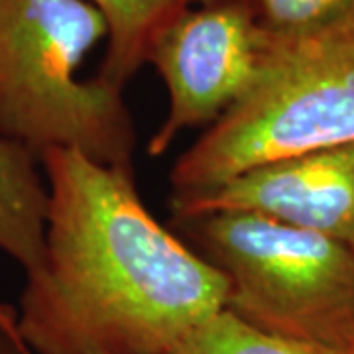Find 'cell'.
Instances as JSON below:
<instances>
[{
    "label": "cell",
    "instance_id": "6da1fadb",
    "mask_svg": "<svg viewBox=\"0 0 354 354\" xmlns=\"http://www.w3.org/2000/svg\"><path fill=\"white\" fill-rule=\"evenodd\" d=\"M50 181L46 262L26 274L14 329L38 354H176L227 311L228 281L164 227L132 167L71 148L39 156Z\"/></svg>",
    "mask_w": 354,
    "mask_h": 354
},
{
    "label": "cell",
    "instance_id": "7a4b0ae2",
    "mask_svg": "<svg viewBox=\"0 0 354 354\" xmlns=\"http://www.w3.org/2000/svg\"><path fill=\"white\" fill-rule=\"evenodd\" d=\"M104 36L87 0H0V134L34 156L71 148L132 167L136 130L122 91L77 77Z\"/></svg>",
    "mask_w": 354,
    "mask_h": 354
},
{
    "label": "cell",
    "instance_id": "3957f363",
    "mask_svg": "<svg viewBox=\"0 0 354 354\" xmlns=\"http://www.w3.org/2000/svg\"><path fill=\"white\" fill-rule=\"evenodd\" d=\"M354 142V30L266 48L250 88L171 167V195L216 189L244 171Z\"/></svg>",
    "mask_w": 354,
    "mask_h": 354
},
{
    "label": "cell",
    "instance_id": "277c9868",
    "mask_svg": "<svg viewBox=\"0 0 354 354\" xmlns=\"http://www.w3.org/2000/svg\"><path fill=\"white\" fill-rule=\"evenodd\" d=\"M228 281L227 311L270 335L354 342V252L305 228L248 211L171 221Z\"/></svg>",
    "mask_w": 354,
    "mask_h": 354
},
{
    "label": "cell",
    "instance_id": "5b68a950",
    "mask_svg": "<svg viewBox=\"0 0 354 354\" xmlns=\"http://www.w3.org/2000/svg\"><path fill=\"white\" fill-rule=\"evenodd\" d=\"M266 36L248 0H227L185 10L156 34L148 64L167 88V116L148 142L158 158L179 132L211 127L250 88Z\"/></svg>",
    "mask_w": 354,
    "mask_h": 354
},
{
    "label": "cell",
    "instance_id": "8992f818",
    "mask_svg": "<svg viewBox=\"0 0 354 354\" xmlns=\"http://www.w3.org/2000/svg\"><path fill=\"white\" fill-rule=\"evenodd\" d=\"M248 211L341 242L354 252V142L252 167L221 187L171 195V221Z\"/></svg>",
    "mask_w": 354,
    "mask_h": 354
},
{
    "label": "cell",
    "instance_id": "52a82bcc",
    "mask_svg": "<svg viewBox=\"0 0 354 354\" xmlns=\"http://www.w3.org/2000/svg\"><path fill=\"white\" fill-rule=\"evenodd\" d=\"M50 191L39 181L34 152L0 134V250L34 274L46 262Z\"/></svg>",
    "mask_w": 354,
    "mask_h": 354
},
{
    "label": "cell",
    "instance_id": "ba28073f",
    "mask_svg": "<svg viewBox=\"0 0 354 354\" xmlns=\"http://www.w3.org/2000/svg\"><path fill=\"white\" fill-rule=\"evenodd\" d=\"M106 22V53L97 79L124 88L132 75L148 64L156 34L187 8L183 0H87Z\"/></svg>",
    "mask_w": 354,
    "mask_h": 354
},
{
    "label": "cell",
    "instance_id": "9c48e42d",
    "mask_svg": "<svg viewBox=\"0 0 354 354\" xmlns=\"http://www.w3.org/2000/svg\"><path fill=\"white\" fill-rule=\"evenodd\" d=\"M176 354H354V342L323 344L278 337L223 311L193 330Z\"/></svg>",
    "mask_w": 354,
    "mask_h": 354
},
{
    "label": "cell",
    "instance_id": "30bf717a",
    "mask_svg": "<svg viewBox=\"0 0 354 354\" xmlns=\"http://www.w3.org/2000/svg\"><path fill=\"white\" fill-rule=\"evenodd\" d=\"M272 41H295L354 30V0H248Z\"/></svg>",
    "mask_w": 354,
    "mask_h": 354
},
{
    "label": "cell",
    "instance_id": "8fae6325",
    "mask_svg": "<svg viewBox=\"0 0 354 354\" xmlns=\"http://www.w3.org/2000/svg\"><path fill=\"white\" fill-rule=\"evenodd\" d=\"M0 354H26V344L14 329V313L0 307Z\"/></svg>",
    "mask_w": 354,
    "mask_h": 354
},
{
    "label": "cell",
    "instance_id": "7c38bea8",
    "mask_svg": "<svg viewBox=\"0 0 354 354\" xmlns=\"http://www.w3.org/2000/svg\"><path fill=\"white\" fill-rule=\"evenodd\" d=\"M187 6H193V4H197V6H207V4H218V2H227V0H183Z\"/></svg>",
    "mask_w": 354,
    "mask_h": 354
},
{
    "label": "cell",
    "instance_id": "4fadbf2b",
    "mask_svg": "<svg viewBox=\"0 0 354 354\" xmlns=\"http://www.w3.org/2000/svg\"><path fill=\"white\" fill-rule=\"evenodd\" d=\"M26 354H30V353H28V348H26Z\"/></svg>",
    "mask_w": 354,
    "mask_h": 354
}]
</instances>
